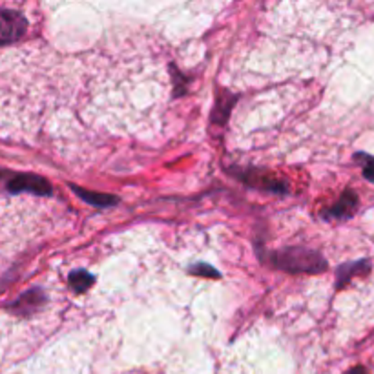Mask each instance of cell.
<instances>
[{
	"instance_id": "6da1fadb",
	"label": "cell",
	"mask_w": 374,
	"mask_h": 374,
	"mask_svg": "<svg viewBox=\"0 0 374 374\" xmlns=\"http://www.w3.org/2000/svg\"><path fill=\"white\" fill-rule=\"evenodd\" d=\"M269 261L276 269L290 274H318L327 269V261L320 252L311 248L289 247L276 250L269 256Z\"/></svg>"
},
{
	"instance_id": "7a4b0ae2",
	"label": "cell",
	"mask_w": 374,
	"mask_h": 374,
	"mask_svg": "<svg viewBox=\"0 0 374 374\" xmlns=\"http://www.w3.org/2000/svg\"><path fill=\"white\" fill-rule=\"evenodd\" d=\"M9 193H35V196H51V185L48 179L35 173H11L6 181Z\"/></svg>"
},
{
	"instance_id": "3957f363",
	"label": "cell",
	"mask_w": 374,
	"mask_h": 374,
	"mask_svg": "<svg viewBox=\"0 0 374 374\" xmlns=\"http://www.w3.org/2000/svg\"><path fill=\"white\" fill-rule=\"evenodd\" d=\"M28 30V21L21 13L11 9H0V46L17 43Z\"/></svg>"
},
{
	"instance_id": "277c9868",
	"label": "cell",
	"mask_w": 374,
	"mask_h": 374,
	"mask_svg": "<svg viewBox=\"0 0 374 374\" xmlns=\"http://www.w3.org/2000/svg\"><path fill=\"white\" fill-rule=\"evenodd\" d=\"M241 179H243L247 185L254 186V188H260V190H267V192H274V193H287L289 192V186L285 185L283 181H278L276 177L269 176V173H263V172H257V170H254V172H243L241 173Z\"/></svg>"
},
{
	"instance_id": "5b68a950",
	"label": "cell",
	"mask_w": 374,
	"mask_h": 374,
	"mask_svg": "<svg viewBox=\"0 0 374 374\" xmlns=\"http://www.w3.org/2000/svg\"><path fill=\"white\" fill-rule=\"evenodd\" d=\"M44 301H46V296H44L43 290H38V289L28 290L26 294H22L17 301L13 303L11 311L15 312V314L30 316V314H33L35 311H38L41 305H44Z\"/></svg>"
},
{
	"instance_id": "8992f818",
	"label": "cell",
	"mask_w": 374,
	"mask_h": 374,
	"mask_svg": "<svg viewBox=\"0 0 374 374\" xmlns=\"http://www.w3.org/2000/svg\"><path fill=\"white\" fill-rule=\"evenodd\" d=\"M356 206H358V196L353 192V190H347V192H343L340 201H338L336 205H332L324 215L327 219L351 218V215L356 212Z\"/></svg>"
},
{
	"instance_id": "52a82bcc",
	"label": "cell",
	"mask_w": 374,
	"mask_h": 374,
	"mask_svg": "<svg viewBox=\"0 0 374 374\" xmlns=\"http://www.w3.org/2000/svg\"><path fill=\"white\" fill-rule=\"evenodd\" d=\"M70 188L73 190V192L79 196L82 201H86L88 205L95 206V208H109V206L117 205L119 199L115 198V196H112V193H101V192H92V190H85L80 188V186H75L72 185Z\"/></svg>"
},
{
	"instance_id": "ba28073f",
	"label": "cell",
	"mask_w": 374,
	"mask_h": 374,
	"mask_svg": "<svg viewBox=\"0 0 374 374\" xmlns=\"http://www.w3.org/2000/svg\"><path fill=\"white\" fill-rule=\"evenodd\" d=\"M68 283H70V287L75 290L77 294H82V292H86L95 283V278L90 272H86V270H73V272H70Z\"/></svg>"
},
{
	"instance_id": "9c48e42d",
	"label": "cell",
	"mask_w": 374,
	"mask_h": 374,
	"mask_svg": "<svg viewBox=\"0 0 374 374\" xmlns=\"http://www.w3.org/2000/svg\"><path fill=\"white\" fill-rule=\"evenodd\" d=\"M235 97L230 95V93H225V92H219L218 95V102H215V109H214V121L218 122H225L227 121L228 114H230L232 109V105H234Z\"/></svg>"
},
{
	"instance_id": "30bf717a",
	"label": "cell",
	"mask_w": 374,
	"mask_h": 374,
	"mask_svg": "<svg viewBox=\"0 0 374 374\" xmlns=\"http://www.w3.org/2000/svg\"><path fill=\"white\" fill-rule=\"evenodd\" d=\"M360 270H367L365 261H360V263H349V265H343L338 270V287L343 285L345 282H349L351 276L354 272H360Z\"/></svg>"
},
{
	"instance_id": "8fae6325",
	"label": "cell",
	"mask_w": 374,
	"mask_h": 374,
	"mask_svg": "<svg viewBox=\"0 0 374 374\" xmlns=\"http://www.w3.org/2000/svg\"><path fill=\"white\" fill-rule=\"evenodd\" d=\"M190 274H196V276H201V278H212V279H218L219 278V272L214 269V267H210L208 263H196V265L190 267Z\"/></svg>"
},
{
	"instance_id": "7c38bea8",
	"label": "cell",
	"mask_w": 374,
	"mask_h": 374,
	"mask_svg": "<svg viewBox=\"0 0 374 374\" xmlns=\"http://www.w3.org/2000/svg\"><path fill=\"white\" fill-rule=\"evenodd\" d=\"M356 159H362L360 163H362L363 166V176H365V179L374 183V157L367 156V154H356Z\"/></svg>"
},
{
	"instance_id": "4fadbf2b",
	"label": "cell",
	"mask_w": 374,
	"mask_h": 374,
	"mask_svg": "<svg viewBox=\"0 0 374 374\" xmlns=\"http://www.w3.org/2000/svg\"><path fill=\"white\" fill-rule=\"evenodd\" d=\"M345 374H369V373H367V370L363 369V367H354V369L347 370V373H345Z\"/></svg>"
}]
</instances>
